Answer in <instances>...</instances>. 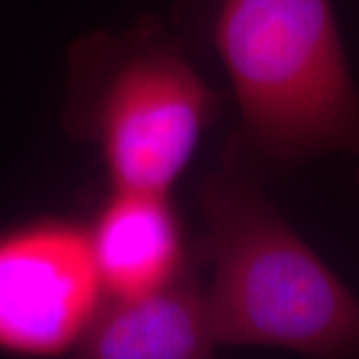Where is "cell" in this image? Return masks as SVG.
Here are the masks:
<instances>
[{"mask_svg": "<svg viewBox=\"0 0 359 359\" xmlns=\"http://www.w3.org/2000/svg\"><path fill=\"white\" fill-rule=\"evenodd\" d=\"M214 42L257 150L283 164L359 156V88L332 0H222Z\"/></svg>", "mask_w": 359, "mask_h": 359, "instance_id": "7a4b0ae2", "label": "cell"}, {"mask_svg": "<svg viewBox=\"0 0 359 359\" xmlns=\"http://www.w3.org/2000/svg\"><path fill=\"white\" fill-rule=\"evenodd\" d=\"M218 346L205 292L180 276L152 294L110 297L76 351L90 359H202Z\"/></svg>", "mask_w": 359, "mask_h": 359, "instance_id": "8992f818", "label": "cell"}, {"mask_svg": "<svg viewBox=\"0 0 359 359\" xmlns=\"http://www.w3.org/2000/svg\"><path fill=\"white\" fill-rule=\"evenodd\" d=\"M214 94L168 50L130 56L96 106V136L112 188L168 194L192 162Z\"/></svg>", "mask_w": 359, "mask_h": 359, "instance_id": "3957f363", "label": "cell"}, {"mask_svg": "<svg viewBox=\"0 0 359 359\" xmlns=\"http://www.w3.org/2000/svg\"><path fill=\"white\" fill-rule=\"evenodd\" d=\"M104 295L88 228L39 218L0 231V353L76 351Z\"/></svg>", "mask_w": 359, "mask_h": 359, "instance_id": "277c9868", "label": "cell"}, {"mask_svg": "<svg viewBox=\"0 0 359 359\" xmlns=\"http://www.w3.org/2000/svg\"><path fill=\"white\" fill-rule=\"evenodd\" d=\"M88 233L112 299L158 292L184 271V238L168 194L112 188Z\"/></svg>", "mask_w": 359, "mask_h": 359, "instance_id": "5b68a950", "label": "cell"}, {"mask_svg": "<svg viewBox=\"0 0 359 359\" xmlns=\"http://www.w3.org/2000/svg\"><path fill=\"white\" fill-rule=\"evenodd\" d=\"M205 290L219 344L359 358V299L250 184L210 180L202 190Z\"/></svg>", "mask_w": 359, "mask_h": 359, "instance_id": "6da1fadb", "label": "cell"}]
</instances>
